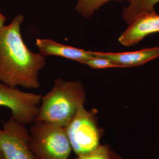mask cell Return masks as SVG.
Listing matches in <instances>:
<instances>
[{"label": "cell", "instance_id": "6da1fadb", "mask_svg": "<svg viewBox=\"0 0 159 159\" xmlns=\"http://www.w3.org/2000/svg\"><path fill=\"white\" fill-rule=\"evenodd\" d=\"M24 21L18 15L0 29V81L13 87L37 89L39 74L46 65L45 57L30 51L21 34Z\"/></svg>", "mask_w": 159, "mask_h": 159}, {"label": "cell", "instance_id": "7a4b0ae2", "mask_svg": "<svg viewBox=\"0 0 159 159\" xmlns=\"http://www.w3.org/2000/svg\"><path fill=\"white\" fill-rule=\"evenodd\" d=\"M85 100V89L81 82L57 79L51 90L42 97L35 121L66 127Z\"/></svg>", "mask_w": 159, "mask_h": 159}, {"label": "cell", "instance_id": "3957f363", "mask_svg": "<svg viewBox=\"0 0 159 159\" xmlns=\"http://www.w3.org/2000/svg\"><path fill=\"white\" fill-rule=\"evenodd\" d=\"M29 147L35 159H68L72 151L65 127L35 121L29 129Z\"/></svg>", "mask_w": 159, "mask_h": 159}, {"label": "cell", "instance_id": "277c9868", "mask_svg": "<svg viewBox=\"0 0 159 159\" xmlns=\"http://www.w3.org/2000/svg\"><path fill=\"white\" fill-rule=\"evenodd\" d=\"M97 110L80 107L65 127L72 150L77 157L90 153L102 144L103 130L99 125Z\"/></svg>", "mask_w": 159, "mask_h": 159}, {"label": "cell", "instance_id": "5b68a950", "mask_svg": "<svg viewBox=\"0 0 159 159\" xmlns=\"http://www.w3.org/2000/svg\"><path fill=\"white\" fill-rule=\"evenodd\" d=\"M41 98L39 94L0 83V107L8 108L11 117L24 125H30L35 121Z\"/></svg>", "mask_w": 159, "mask_h": 159}, {"label": "cell", "instance_id": "8992f818", "mask_svg": "<svg viewBox=\"0 0 159 159\" xmlns=\"http://www.w3.org/2000/svg\"><path fill=\"white\" fill-rule=\"evenodd\" d=\"M26 125L10 117L0 127V152L6 159H35L29 147Z\"/></svg>", "mask_w": 159, "mask_h": 159}, {"label": "cell", "instance_id": "52a82bcc", "mask_svg": "<svg viewBox=\"0 0 159 159\" xmlns=\"http://www.w3.org/2000/svg\"><path fill=\"white\" fill-rule=\"evenodd\" d=\"M157 33H159V14L154 11L144 13L133 20L118 40L121 45L130 47Z\"/></svg>", "mask_w": 159, "mask_h": 159}, {"label": "cell", "instance_id": "ba28073f", "mask_svg": "<svg viewBox=\"0 0 159 159\" xmlns=\"http://www.w3.org/2000/svg\"><path fill=\"white\" fill-rule=\"evenodd\" d=\"M91 52L92 56L107 58L117 64L120 68L132 67L141 66L159 58V46L130 52H109L91 51Z\"/></svg>", "mask_w": 159, "mask_h": 159}, {"label": "cell", "instance_id": "9c48e42d", "mask_svg": "<svg viewBox=\"0 0 159 159\" xmlns=\"http://www.w3.org/2000/svg\"><path fill=\"white\" fill-rule=\"evenodd\" d=\"M35 44L40 50V54L44 57L57 56L81 64L93 57L91 51L66 46L50 39H37Z\"/></svg>", "mask_w": 159, "mask_h": 159}, {"label": "cell", "instance_id": "30bf717a", "mask_svg": "<svg viewBox=\"0 0 159 159\" xmlns=\"http://www.w3.org/2000/svg\"><path fill=\"white\" fill-rule=\"evenodd\" d=\"M129 6L124 8L122 16L128 24L137 17L146 12L154 11V6L159 0H127Z\"/></svg>", "mask_w": 159, "mask_h": 159}, {"label": "cell", "instance_id": "8fae6325", "mask_svg": "<svg viewBox=\"0 0 159 159\" xmlns=\"http://www.w3.org/2000/svg\"><path fill=\"white\" fill-rule=\"evenodd\" d=\"M111 1L122 2L123 0H78L75 10L82 16L90 18L94 12Z\"/></svg>", "mask_w": 159, "mask_h": 159}, {"label": "cell", "instance_id": "7c38bea8", "mask_svg": "<svg viewBox=\"0 0 159 159\" xmlns=\"http://www.w3.org/2000/svg\"><path fill=\"white\" fill-rule=\"evenodd\" d=\"M76 159H123L108 144H101L90 153L77 157Z\"/></svg>", "mask_w": 159, "mask_h": 159}, {"label": "cell", "instance_id": "4fadbf2b", "mask_svg": "<svg viewBox=\"0 0 159 159\" xmlns=\"http://www.w3.org/2000/svg\"><path fill=\"white\" fill-rule=\"evenodd\" d=\"M83 64H86L90 67L94 69H104V68H120L116 63L111 61L106 58L94 56L86 60Z\"/></svg>", "mask_w": 159, "mask_h": 159}, {"label": "cell", "instance_id": "5bb4252c", "mask_svg": "<svg viewBox=\"0 0 159 159\" xmlns=\"http://www.w3.org/2000/svg\"><path fill=\"white\" fill-rule=\"evenodd\" d=\"M6 17L0 12V29L5 26V23H6Z\"/></svg>", "mask_w": 159, "mask_h": 159}, {"label": "cell", "instance_id": "9a60e30c", "mask_svg": "<svg viewBox=\"0 0 159 159\" xmlns=\"http://www.w3.org/2000/svg\"><path fill=\"white\" fill-rule=\"evenodd\" d=\"M0 159H6L4 156L2 155V154L1 153V152H0Z\"/></svg>", "mask_w": 159, "mask_h": 159}]
</instances>
